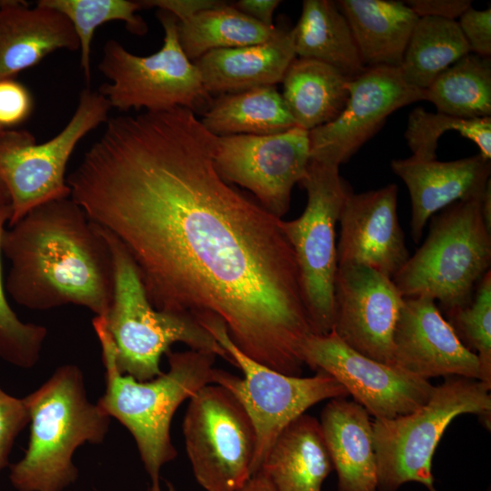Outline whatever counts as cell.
<instances>
[{
    "label": "cell",
    "mask_w": 491,
    "mask_h": 491,
    "mask_svg": "<svg viewBox=\"0 0 491 491\" xmlns=\"http://www.w3.org/2000/svg\"><path fill=\"white\" fill-rule=\"evenodd\" d=\"M217 136L176 106L109 118L66 179L132 258L157 310L221 320L250 358L300 376L314 334L278 218L215 166Z\"/></svg>",
    "instance_id": "6da1fadb"
},
{
    "label": "cell",
    "mask_w": 491,
    "mask_h": 491,
    "mask_svg": "<svg viewBox=\"0 0 491 491\" xmlns=\"http://www.w3.org/2000/svg\"><path fill=\"white\" fill-rule=\"evenodd\" d=\"M10 262L5 289L18 305L49 310L66 305L106 316L114 293L107 242L71 197L30 210L1 239Z\"/></svg>",
    "instance_id": "7a4b0ae2"
},
{
    "label": "cell",
    "mask_w": 491,
    "mask_h": 491,
    "mask_svg": "<svg viewBox=\"0 0 491 491\" xmlns=\"http://www.w3.org/2000/svg\"><path fill=\"white\" fill-rule=\"evenodd\" d=\"M93 327L101 346L105 382V393L96 404L130 432L150 479L149 491H161V468L177 456L170 435L173 416L184 401L213 384L216 356L192 349L170 350L165 354L167 372L138 381L118 369L105 316H95Z\"/></svg>",
    "instance_id": "3957f363"
},
{
    "label": "cell",
    "mask_w": 491,
    "mask_h": 491,
    "mask_svg": "<svg viewBox=\"0 0 491 491\" xmlns=\"http://www.w3.org/2000/svg\"><path fill=\"white\" fill-rule=\"evenodd\" d=\"M30 435L24 456L9 465V480L17 491H64L78 478L75 450L104 442L111 417L89 401L82 370L66 364L24 397Z\"/></svg>",
    "instance_id": "277c9868"
},
{
    "label": "cell",
    "mask_w": 491,
    "mask_h": 491,
    "mask_svg": "<svg viewBox=\"0 0 491 491\" xmlns=\"http://www.w3.org/2000/svg\"><path fill=\"white\" fill-rule=\"evenodd\" d=\"M97 226L107 242L114 265L113 299L105 320L120 372L138 381L160 376L161 356L175 343L215 354L233 365L225 350L194 317L157 310L151 305L125 248L111 233Z\"/></svg>",
    "instance_id": "5b68a950"
},
{
    "label": "cell",
    "mask_w": 491,
    "mask_h": 491,
    "mask_svg": "<svg viewBox=\"0 0 491 491\" xmlns=\"http://www.w3.org/2000/svg\"><path fill=\"white\" fill-rule=\"evenodd\" d=\"M481 201L456 202L433 217L423 245L392 278L404 298L429 297L446 312L471 301L491 263Z\"/></svg>",
    "instance_id": "8992f818"
},
{
    "label": "cell",
    "mask_w": 491,
    "mask_h": 491,
    "mask_svg": "<svg viewBox=\"0 0 491 491\" xmlns=\"http://www.w3.org/2000/svg\"><path fill=\"white\" fill-rule=\"evenodd\" d=\"M491 386L472 378L446 376L429 400L406 415L373 421L377 491H397L404 484L434 487L432 459L446 427L464 414L487 416Z\"/></svg>",
    "instance_id": "52a82bcc"
},
{
    "label": "cell",
    "mask_w": 491,
    "mask_h": 491,
    "mask_svg": "<svg viewBox=\"0 0 491 491\" xmlns=\"http://www.w3.org/2000/svg\"><path fill=\"white\" fill-rule=\"evenodd\" d=\"M225 350L243 378L214 369L213 384L224 386L239 401L250 417L256 435L252 476L260 468L272 445L293 420L326 400L346 397V389L333 376L317 370L309 377L287 376L245 355L232 342L225 324L215 317L199 321Z\"/></svg>",
    "instance_id": "ba28073f"
},
{
    "label": "cell",
    "mask_w": 491,
    "mask_h": 491,
    "mask_svg": "<svg viewBox=\"0 0 491 491\" xmlns=\"http://www.w3.org/2000/svg\"><path fill=\"white\" fill-rule=\"evenodd\" d=\"M165 33L159 51L139 56L109 39L103 47L99 71L110 81L99 88L111 107L121 111H162L185 107L205 112L213 101L200 74L184 53L177 34V19L170 13L156 14Z\"/></svg>",
    "instance_id": "9c48e42d"
},
{
    "label": "cell",
    "mask_w": 491,
    "mask_h": 491,
    "mask_svg": "<svg viewBox=\"0 0 491 491\" xmlns=\"http://www.w3.org/2000/svg\"><path fill=\"white\" fill-rule=\"evenodd\" d=\"M339 166L309 161L301 182L307 194L302 215L281 219L298 267L305 305L314 334L330 333L335 322V281L337 272L336 226L349 186Z\"/></svg>",
    "instance_id": "30bf717a"
},
{
    "label": "cell",
    "mask_w": 491,
    "mask_h": 491,
    "mask_svg": "<svg viewBox=\"0 0 491 491\" xmlns=\"http://www.w3.org/2000/svg\"><path fill=\"white\" fill-rule=\"evenodd\" d=\"M111 108L98 91L85 88L66 125L45 143L37 144L26 130H0V177L11 197L9 226L42 204L70 197L67 162L79 141L106 123Z\"/></svg>",
    "instance_id": "8fae6325"
},
{
    "label": "cell",
    "mask_w": 491,
    "mask_h": 491,
    "mask_svg": "<svg viewBox=\"0 0 491 491\" xmlns=\"http://www.w3.org/2000/svg\"><path fill=\"white\" fill-rule=\"evenodd\" d=\"M183 434L194 476L205 491H238L251 477L255 427L224 386L206 385L189 399Z\"/></svg>",
    "instance_id": "7c38bea8"
},
{
    "label": "cell",
    "mask_w": 491,
    "mask_h": 491,
    "mask_svg": "<svg viewBox=\"0 0 491 491\" xmlns=\"http://www.w3.org/2000/svg\"><path fill=\"white\" fill-rule=\"evenodd\" d=\"M215 166L231 185L249 190L269 213L282 218L291 194L310 161L308 131L294 126L285 132L217 136Z\"/></svg>",
    "instance_id": "4fadbf2b"
},
{
    "label": "cell",
    "mask_w": 491,
    "mask_h": 491,
    "mask_svg": "<svg viewBox=\"0 0 491 491\" xmlns=\"http://www.w3.org/2000/svg\"><path fill=\"white\" fill-rule=\"evenodd\" d=\"M305 365L336 378L375 419L406 415L424 406L435 386L395 366L369 358L332 330L312 334L302 348Z\"/></svg>",
    "instance_id": "5bb4252c"
},
{
    "label": "cell",
    "mask_w": 491,
    "mask_h": 491,
    "mask_svg": "<svg viewBox=\"0 0 491 491\" xmlns=\"http://www.w3.org/2000/svg\"><path fill=\"white\" fill-rule=\"evenodd\" d=\"M348 98L333 121L308 131L310 159L339 166L383 126L397 109L425 100L408 86L398 67H366L349 79Z\"/></svg>",
    "instance_id": "9a60e30c"
},
{
    "label": "cell",
    "mask_w": 491,
    "mask_h": 491,
    "mask_svg": "<svg viewBox=\"0 0 491 491\" xmlns=\"http://www.w3.org/2000/svg\"><path fill=\"white\" fill-rule=\"evenodd\" d=\"M334 298L337 336L358 353L394 366L393 337L404 297L392 278L366 266H338Z\"/></svg>",
    "instance_id": "2e32d148"
},
{
    "label": "cell",
    "mask_w": 491,
    "mask_h": 491,
    "mask_svg": "<svg viewBox=\"0 0 491 491\" xmlns=\"http://www.w3.org/2000/svg\"><path fill=\"white\" fill-rule=\"evenodd\" d=\"M396 205L395 184L347 194L338 219L337 266H366L394 277L410 256Z\"/></svg>",
    "instance_id": "e0dca14e"
},
{
    "label": "cell",
    "mask_w": 491,
    "mask_h": 491,
    "mask_svg": "<svg viewBox=\"0 0 491 491\" xmlns=\"http://www.w3.org/2000/svg\"><path fill=\"white\" fill-rule=\"evenodd\" d=\"M393 342L394 366L413 376L479 380L476 355L462 343L432 298H404Z\"/></svg>",
    "instance_id": "ac0fdd59"
},
{
    "label": "cell",
    "mask_w": 491,
    "mask_h": 491,
    "mask_svg": "<svg viewBox=\"0 0 491 491\" xmlns=\"http://www.w3.org/2000/svg\"><path fill=\"white\" fill-rule=\"evenodd\" d=\"M390 165L409 191L416 243L436 212L458 201L481 199L490 181V160L480 154L447 162L410 156L394 159Z\"/></svg>",
    "instance_id": "d6986e66"
},
{
    "label": "cell",
    "mask_w": 491,
    "mask_h": 491,
    "mask_svg": "<svg viewBox=\"0 0 491 491\" xmlns=\"http://www.w3.org/2000/svg\"><path fill=\"white\" fill-rule=\"evenodd\" d=\"M59 49H80L68 18L38 1L0 0V80L35 65Z\"/></svg>",
    "instance_id": "ffe728a7"
},
{
    "label": "cell",
    "mask_w": 491,
    "mask_h": 491,
    "mask_svg": "<svg viewBox=\"0 0 491 491\" xmlns=\"http://www.w3.org/2000/svg\"><path fill=\"white\" fill-rule=\"evenodd\" d=\"M296 57L294 27L280 25L264 43L213 50L195 65L205 90L224 95L282 82Z\"/></svg>",
    "instance_id": "44dd1931"
},
{
    "label": "cell",
    "mask_w": 491,
    "mask_h": 491,
    "mask_svg": "<svg viewBox=\"0 0 491 491\" xmlns=\"http://www.w3.org/2000/svg\"><path fill=\"white\" fill-rule=\"evenodd\" d=\"M320 425L337 473L338 491H377L373 421L369 413L346 397L330 399Z\"/></svg>",
    "instance_id": "7402d4cb"
},
{
    "label": "cell",
    "mask_w": 491,
    "mask_h": 491,
    "mask_svg": "<svg viewBox=\"0 0 491 491\" xmlns=\"http://www.w3.org/2000/svg\"><path fill=\"white\" fill-rule=\"evenodd\" d=\"M332 469L320 422L303 414L278 435L258 471L275 491H322Z\"/></svg>",
    "instance_id": "603a6c76"
},
{
    "label": "cell",
    "mask_w": 491,
    "mask_h": 491,
    "mask_svg": "<svg viewBox=\"0 0 491 491\" xmlns=\"http://www.w3.org/2000/svg\"><path fill=\"white\" fill-rule=\"evenodd\" d=\"M366 67H399L418 16L403 1L338 0Z\"/></svg>",
    "instance_id": "cb8c5ba5"
},
{
    "label": "cell",
    "mask_w": 491,
    "mask_h": 491,
    "mask_svg": "<svg viewBox=\"0 0 491 491\" xmlns=\"http://www.w3.org/2000/svg\"><path fill=\"white\" fill-rule=\"evenodd\" d=\"M349 77L323 62L295 58L282 83V96L296 126L310 131L333 121L347 98Z\"/></svg>",
    "instance_id": "d4e9b609"
},
{
    "label": "cell",
    "mask_w": 491,
    "mask_h": 491,
    "mask_svg": "<svg viewBox=\"0 0 491 491\" xmlns=\"http://www.w3.org/2000/svg\"><path fill=\"white\" fill-rule=\"evenodd\" d=\"M296 55L327 64L349 78L364 65L348 22L336 1L305 0L294 26Z\"/></svg>",
    "instance_id": "484cf974"
},
{
    "label": "cell",
    "mask_w": 491,
    "mask_h": 491,
    "mask_svg": "<svg viewBox=\"0 0 491 491\" xmlns=\"http://www.w3.org/2000/svg\"><path fill=\"white\" fill-rule=\"evenodd\" d=\"M200 121L216 136L273 135L296 126L275 85L225 94L213 101Z\"/></svg>",
    "instance_id": "4316f807"
},
{
    "label": "cell",
    "mask_w": 491,
    "mask_h": 491,
    "mask_svg": "<svg viewBox=\"0 0 491 491\" xmlns=\"http://www.w3.org/2000/svg\"><path fill=\"white\" fill-rule=\"evenodd\" d=\"M468 53L457 21L419 17L398 68L408 86L426 91L439 75Z\"/></svg>",
    "instance_id": "83f0119b"
},
{
    "label": "cell",
    "mask_w": 491,
    "mask_h": 491,
    "mask_svg": "<svg viewBox=\"0 0 491 491\" xmlns=\"http://www.w3.org/2000/svg\"><path fill=\"white\" fill-rule=\"evenodd\" d=\"M276 31L277 25H265L223 2L177 24L180 45L190 61L213 50L264 43Z\"/></svg>",
    "instance_id": "f1b7e54d"
},
{
    "label": "cell",
    "mask_w": 491,
    "mask_h": 491,
    "mask_svg": "<svg viewBox=\"0 0 491 491\" xmlns=\"http://www.w3.org/2000/svg\"><path fill=\"white\" fill-rule=\"evenodd\" d=\"M436 112L473 119L491 115V59L473 53L439 75L425 91Z\"/></svg>",
    "instance_id": "f546056e"
},
{
    "label": "cell",
    "mask_w": 491,
    "mask_h": 491,
    "mask_svg": "<svg viewBox=\"0 0 491 491\" xmlns=\"http://www.w3.org/2000/svg\"><path fill=\"white\" fill-rule=\"evenodd\" d=\"M57 10L71 22L80 44V66L88 85L91 80V46L95 29L109 21H123L128 30L144 35L147 25L136 12L139 1L129 0H39Z\"/></svg>",
    "instance_id": "4dcf8cb0"
},
{
    "label": "cell",
    "mask_w": 491,
    "mask_h": 491,
    "mask_svg": "<svg viewBox=\"0 0 491 491\" xmlns=\"http://www.w3.org/2000/svg\"><path fill=\"white\" fill-rule=\"evenodd\" d=\"M446 131L458 132L478 146L484 158L491 159V117L464 119L428 112L420 106L409 114L404 134L411 156L421 160L436 159L438 140Z\"/></svg>",
    "instance_id": "1f68e13d"
},
{
    "label": "cell",
    "mask_w": 491,
    "mask_h": 491,
    "mask_svg": "<svg viewBox=\"0 0 491 491\" xmlns=\"http://www.w3.org/2000/svg\"><path fill=\"white\" fill-rule=\"evenodd\" d=\"M448 322L459 339L474 349L479 362V381L491 386V272L476 286L471 301L447 311ZM472 351V350H471Z\"/></svg>",
    "instance_id": "d6a6232c"
},
{
    "label": "cell",
    "mask_w": 491,
    "mask_h": 491,
    "mask_svg": "<svg viewBox=\"0 0 491 491\" xmlns=\"http://www.w3.org/2000/svg\"><path fill=\"white\" fill-rule=\"evenodd\" d=\"M11 214V205L0 209V358L15 366L31 368L39 360L47 329L44 326L22 322L10 307L4 293L1 239Z\"/></svg>",
    "instance_id": "836d02e7"
},
{
    "label": "cell",
    "mask_w": 491,
    "mask_h": 491,
    "mask_svg": "<svg viewBox=\"0 0 491 491\" xmlns=\"http://www.w3.org/2000/svg\"><path fill=\"white\" fill-rule=\"evenodd\" d=\"M29 422L25 399L9 395L0 386V473L9 466L15 441Z\"/></svg>",
    "instance_id": "e575fe53"
},
{
    "label": "cell",
    "mask_w": 491,
    "mask_h": 491,
    "mask_svg": "<svg viewBox=\"0 0 491 491\" xmlns=\"http://www.w3.org/2000/svg\"><path fill=\"white\" fill-rule=\"evenodd\" d=\"M33 108V96L23 84L12 78L0 80V130L15 129L29 117Z\"/></svg>",
    "instance_id": "d590c367"
},
{
    "label": "cell",
    "mask_w": 491,
    "mask_h": 491,
    "mask_svg": "<svg viewBox=\"0 0 491 491\" xmlns=\"http://www.w3.org/2000/svg\"><path fill=\"white\" fill-rule=\"evenodd\" d=\"M458 26L470 52L483 57L491 55V9L477 10L470 6L458 18Z\"/></svg>",
    "instance_id": "8d00e7d4"
},
{
    "label": "cell",
    "mask_w": 491,
    "mask_h": 491,
    "mask_svg": "<svg viewBox=\"0 0 491 491\" xmlns=\"http://www.w3.org/2000/svg\"><path fill=\"white\" fill-rule=\"evenodd\" d=\"M405 3L418 17L456 20L471 6L469 0H408Z\"/></svg>",
    "instance_id": "74e56055"
},
{
    "label": "cell",
    "mask_w": 491,
    "mask_h": 491,
    "mask_svg": "<svg viewBox=\"0 0 491 491\" xmlns=\"http://www.w3.org/2000/svg\"><path fill=\"white\" fill-rule=\"evenodd\" d=\"M143 7H157L173 15L178 22L185 21L204 10L214 7L221 1L215 0H143Z\"/></svg>",
    "instance_id": "f35d334b"
},
{
    "label": "cell",
    "mask_w": 491,
    "mask_h": 491,
    "mask_svg": "<svg viewBox=\"0 0 491 491\" xmlns=\"http://www.w3.org/2000/svg\"><path fill=\"white\" fill-rule=\"evenodd\" d=\"M280 3L279 0H239L232 5L254 20L272 26L274 12Z\"/></svg>",
    "instance_id": "ab89813d"
},
{
    "label": "cell",
    "mask_w": 491,
    "mask_h": 491,
    "mask_svg": "<svg viewBox=\"0 0 491 491\" xmlns=\"http://www.w3.org/2000/svg\"><path fill=\"white\" fill-rule=\"evenodd\" d=\"M238 491H275L269 480L258 471Z\"/></svg>",
    "instance_id": "60d3db41"
},
{
    "label": "cell",
    "mask_w": 491,
    "mask_h": 491,
    "mask_svg": "<svg viewBox=\"0 0 491 491\" xmlns=\"http://www.w3.org/2000/svg\"><path fill=\"white\" fill-rule=\"evenodd\" d=\"M482 215L486 227L491 231V183L487 184L481 201Z\"/></svg>",
    "instance_id": "b9f144b4"
},
{
    "label": "cell",
    "mask_w": 491,
    "mask_h": 491,
    "mask_svg": "<svg viewBox=\"0 0 491 491\" xmlns=\"http://www.w3.org/2000/svg\"><path fill=\"white\" fill-rule=\"evenodd\" d=\"M8 205H11L10 194L5 182L0 177V209Z\"/></svg>",
    "instance_id": "7bdbcfd3"
}]
</instances>
